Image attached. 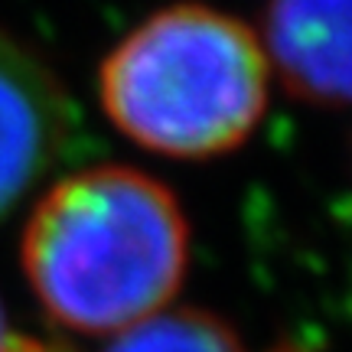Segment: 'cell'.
I'll use <instances>...</instances> for the list:
<instances>
[{
    "label": "cell",
    "mask_w": 352,
    "mask_h": 352,
    "mask_svg": "<svg viewBox=\"0 0 352 352\" xmlns=\"http://www.w3.org/2000/svg\"><path fill=\"white\" fill-rule=\"evenodd\" d=\"M16 340L7 333V323H3V307H0V352H13Z\"/></svg>",
    "instance_id": "obj_6"
},
{
    "label": "cell",
    "mask_w": 352,
    "mask_h": 352,
    "mask_svg": "<svg viewBox=\"0 0 352 352\" xmlns=\"http://www.w3.org/2000/svg\"><path fill=\"white\" fill-rule=\"evenodd\" d=\"M189 228L164 183L131 166L65 176L23 232V271L43 310L76 333H124L173 297Z\"/></svg>",
    "instance_id": "obj_1"
},
{
    "label": "cell",
    "mask_w": 352,
    "mask_h": 352,
    "mask_svg": "<svg viewBox=\"0 0 352 352\" xmlns=\"http://www.w3.org/2000/svg\"><path fill=\"white\" fill-rule=\"evenodd\" d=\"M264 59L310 104H352V0H271Z\"/></svg>",
    "instance_id": "obj_4"
},
{
    "label": "cell",
    "mask_w": 352,
    "mask_h": 352,
    "mask_svg": "<svg viewBox=\"0 0 352 352\" xmlns=\"http://www.w3.org/2000/svg\"><path fill=\"white\" fill-rule=\"evenodd\" d=\"M104 352H245L235 329L206 310H160L118 333Z\"/></svg>",
    "instance_id": "obj_5"
},
{
    "label": "cell",
    "mask_w": 352,
    "mask_h": 352,
    "mask_svg": "<svg viewBox=\"0 0 352 352\" xmlns=\"http://www.w3.org/2000/svg\"><path fill=\"white\" fill-rule=\"evenodd\" d=\"M101 104L118 131L153 153H226L252 134L267 104L261 39L228 13L166 7L104 59Z\"/></svg>",
    "instance_id": "obj_2"
},
{
    "label": "cell",
    "mask_w": 352,
    "mask_h": 352,
    "mask_svg": "<svg viewBox=\"0 0 352 352\" xmlns=\"http://www.w3.org/2000/svg\"><path fill=\"white\" fill-rule=\"evenodd\" d=\"M72 131L63 85L16 39L0 33V222L50 173Z\"/></svg>",
    "instance_id": "obj_3"
}]
</instances>
